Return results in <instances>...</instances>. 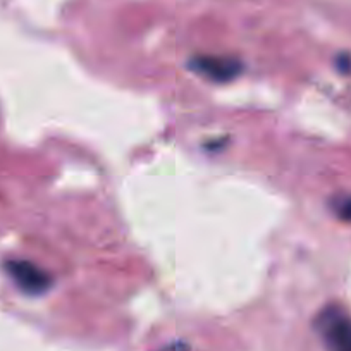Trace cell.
<instances>
[{
	"instance_id": "obj_1",
	"label": "cell",
	"mask_w": 351,
	"mask_h": 351,
	"mask_svg": "<svg viewBox=\"0 0 351 351\" xmlns=\"http://www.w3.org/2000/svg\"><path fill=\"white\" fill-rule=\"evenodd\" d=\"M315 327L327 351H351V317L341 306H326L317 315Z\"/></svg>"
},
{
	"instance_id": "obj_4",
	"label": "cell",
	"mask_w": 351,
	"mask_h": 351,
	"mask_svg": "<svg viewBox=\"0 0 351 351\" xmlns=\"http://www.w3.org/2000/svg\"><path fill=\"white\" fill-rule=\"evenodd\" d=\"M334 210H336L337 217H339L341 221L351 222V197L337 200L336 204H334Z\"/></svg>"
},
{
	"instance_id": "obj_3",
	"label": "cell",
	"mask_w": 351,
	"mask_h": 351,
	"mask_svg": "<svg viewBox=\"0 0 351 351\" xmlns=\"http://www.w3.org/2000/svg\"><path fill=\"white\" fill-rule=\"evenodd\" d=\"M190 67L200 76L207 77L217 83L231 81L241 73L243 66L239 60L232 57H214V56H197L190 60Z\"/></svg>"
},
{
	"instance_id": "obj_2",
	"label": "cell",
	"mask_w": 351,
	"mask_h": 351,
	"mask_svg": "<svg viewBox=\"0 0 351 351\" xmlns=\"http://www.w3.org/2000/svg\"><path fill=\"white\" fill-rule=\"evenodd\" d=\"M5 271L18 285V288L28 295H42L49 291L53 282L50 274L26 260H9L5 262Z\"/></svg>"
},
{
	"instance_id": "obj_6",
	"label": "cell",
	"mask_w": 351,
	"mask_h": 351,
	"mask_svg": "<svg viewBox=\"0 0 351 351\" xmlns=\"http://www.w3.org/2000/svg\"><path fill=\"white\" fill-rule=\"evenodd\" d=\"M337 64H339V69H343V71H348V69H350V64H351V60H350V57H346V56H341L339 59H337Z\"/></svg>"
},
{
	"instance_id": "obj_5",
	"label": "cell",
	"mask_w": 351,
	"mask_h": 351,
	"mask_svg": "<svg viewBox=\"0 0 351 351\" xmlns=\"http://www.w3.org/2000/svg\"><path fill=\"white\" fill-rule=\"evenodd\" d=\"M157 351H190V348H188L184 343H172V344H167V346L160 348V350Z\"/></svg>"
}]
</instances>
